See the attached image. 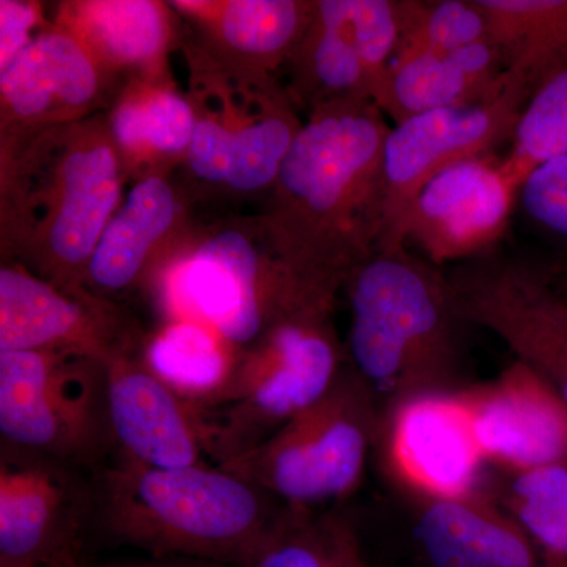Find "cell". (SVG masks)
<instances>
[{"mask_svg": "<svg viewBox=\"0 0 567 567\" xmlns=\"http://www.w3.org/2000/svg\"><path fill=\"white\" fill-rule=\"evenodd\" d=\"M155 78H141L111 112L110 132L123 166L169 162L186 155L196 110L185 96Z\"/></svg>", "mask_w": 567, "mask_h": 567, "instance_id": "obj_24", "label": "cell"}, {"mask_svg": "<svg viewBox=\"0 0 567 567\" xmlns=\"http://www.w3.org/2000/svg\"><path fill=\"white\" fill-rule=\"evenodd\" d=\"M511 80L535 95L567 69V0H477Z\"/></svg>", "mask_w": 567, "mask_h": 567, "instance_id": "obj_22", "label": "cell"}, {"mask_svg": "<svg viewBox=\"0 0 567 567\" xmlns=\"http://www.w3.org/2000/svg\"><path fill=\"white\" fill-rule=\"evenodd\" d=\"M532 99L511 81L488 102L425 112L391 126L385 144V226L379 249L405 246L404 230L417 196L435 177L458 164L487 158L513 141L522 111Z\"/></svg>", "mask_w": 567, "mask_h": 567, "instance_id": "obj_10", "label": "cell"}, {"mask_svg": "<svg viewBox=\"0 0 567 567\" xmlns=\"http://www.w3.org/2000/svg\"><path fill=\"white\" fill-rule=\"evenodd\" d=\"M106 410L118 458L153 468L212 464L192 405L130 352L106 364Z\"/></svg>", "mask_w": 567, "mask_h": 567, "instance_id": "obj_15", "label": "cell"}, {"mask_svg": "<svg viewBox=\"0 0 567 567\" xmlns=\"http://www.w3.org/2000/svg\"><path fill=\"white\" fill-rule=\"evenodd\" d=\"M415 539L431 567H546L524 528L477 494L421 498Z\"/></svg>", "mask_w": 567, "mask_h": 567, "instance_id": "obj_18", "label": "cell"}, {"mask_svg": "<svg viewBox=\"0 0 567 567\" xmlns=\"http://www.w3.org/2000/svg\"><path fill=\"white\" fill-rule=\"evenodd\" d=\"M93 496L118 544L229 567L248 566L292 509L216 464L153 468L117 458L100 473Z\"/></svg>", "mask_w": 567, "mask_h": 567, "instance_id": "obj_3", "label": "cell"}, {"mask_svg": "<svg viewBox=\"0 0 567 567\" xmlns=\"http://www.w3.org/2000/svg\"><path fill=\"white\" fill-rule=\"evenodd\" d=\"M511 76H499L494 54L484 43H473L445 54H398L386 71L375 104L398 123L425 112L488 102L509 87Z\"/></svg>", "mask_w": 567, "mask_h": 567, "instance_id": "obj_19", "label": "cell"}, {"mask_svg": "<svg viewBox=\"0 0 567 567\" xmlns=\"http://www.w3.org/2000/svg\"><path fill=\"white\" fill-rule=\"evenodd\" d=\"M341 567H368L361 554L360 543L354 536L353 529L347 525L344 547H342Z\"/></svg>", "mask_w": 567, "mask_h": 567, "instance_id": "obj_35", "label": "cell"}, {"mask_svg": "<svg viewBox=\"0 0 567 567\" xmlns=\"http://www.w3.org/2000/svg\"><path fill=\"white\" fill-rule=\"evenodd\" d=\"M240 357L221 334L194 320H171L144 352L153 371L192 406L210 401L229 383Z\"/></svg>", "mask_w": 567, "mask_h": 567, "instance_id": "obj_25", "label": "cell"}, {"mask_svg": "<svg viewBox=\"0 0 567 567\" xmlns=\"http://www.w3.org/2000/svg\"><path fill=\"white\" fill-rule=\"evenodd\" d=\"M401 17L398 54H445L488 40L486 13L477 0H401Z\"/></svg>", "mask_w": 567, "mask_h": 567, "instance_id": "obj_30", "label": "cell"}, {"mask_svg": "<svg viewBox=\"0 0 567 567\" xmlns=\"http://www.w3.org/2000/svg\"><path fill=\"white\" fill-rule=\"evenodd\" d=\"M59 28L84 44L107 70L158 76L171 41V22L162 3L148 0H95L66 3Z\"/></svg>", "mask_w": 567, "mask_h": 567, "instance_id": "obj_21", "label": "cell"}, {"mask_svg": "<svg viewBox=\"0 0 567 567\" xmlns=\"http://www.w3.org/2000/svg\"><path fill=\"white\" fill-rule=\"evenodd\" d=\"M461 394L486 461L509 472L567 464V406L524 364Z\"/></svg>", "mask_w": 567, "mask_h": 567, "instance_id": "obj_17", "label": "cell"}, {"mask_svg": "<svg viewBox=\"0 0 567 567\" xmlns=\"http://www.w3.org/2000/svg\"><path fill=\"white\" fill-rule=\"evenodd\" d=\"M2 234L22 267L87 290L93 252L121 208L123 162L107 122L55 126L2 153Z\"/></svg>", "mask_w": 567, "mask_h": 567, "instance_id": "obj_2", "label": "cell"}, {"mask_svg": "<svg viewBox=\"0 0 567 567\" xmlns=\"http://www.w3.org/2000/svg\"><path fill=\"white\" fill-rule=\"evenodd\" d=\"M59 350L107 364L137 352L136 339L111 301L55 286L21 264L0 270V352Z\"/></svg>", "mask_w": 567, "mask_h": 567, "instance_id": "obj_12", "label": "cell"}, {"mask_svg": "<svg viewBox=\"0 0 567 567\" xmlns=\"http://www.w3.org/2000/svg\"><path fill=\"white\" fill-rule=\"evenodd\" d=\"M40 21V7L20 0L0 2V69L13 61L33 37Z\"/></svg>", "mask_w": 567, "mask_h": 567, "instance_id": "obj_33", "label": "cell"}, {"mask_svg": "<svg viewBox=\"0 0 567 567\" xmlns=\"http://www.w3.org/2000/svg\"><path fill=\"white\" fill-rule=\"evenodd\" d=\"M316 2L301 0H233L223 3L177 2L197 20L212 22L227 50L248 58L252 74L262 80L267 71L289 63L306 29L311 24Z\"/></svg>", "mask_w": 567, "mask_h": 567, "instance_id": "obj_23", "label": "cell"}, {"mask_svg": "<svg viewBox=\"0 0 567 567\" xmlns=\"http://www.w3.org/2000/svg\"><path fill=\"white\" fill-rule=\"evenodd\" d=\"M511 142L513 147L502 162V171L518 193L537 166L566 155L567 69L528 100Z\"/></svg>", "mask_w": 567, "mask_h": 567, "instance_id": "obj_28", "label": "cell"}, {"mask_svg": "<svg viewBox=\"0 0 567 567\" xmlns=\"http://www.w3.org/2000/svg\"><path fill=\"white\" fill-rule=\"evenodd\" d=\"M316 14L353 44L374 82L375 102L401 43V0H319Z\"/></svg>", "mask_w": 567, "mask_h": 567, "instance_id": "obj_29", "label": "cell"}, {"mask_svg": "<svg viewBox=\"0 0 567 567\" xmlns=\"http://www.w3.org/2000/svg\"><path fill=\"white\" fill-rule=\"evenodd\" d=\"M518 196L533 221L567 240V153L537 166Z\"/></svg>", "mask_w": 567, "mask_h": 567, "instance_id": "obj_32", "label": "cell"}, {"mask_svg": "<svg viewBox=\"0 0 567 567\" xmlns=\"http://www.w3.org/2000/svg\"><path fill=\"white\" fill-rule=\"evenodd\" d=\"M104 71L65 29L37 33L0 69L3 153L35 134L91 117Z\"/></svg>", "mask_w": 567, "mask_h": 567, "instance_id": "obj_13", "label": "cell"}, {"mask_svg": "<svg viewBox=\"0 0 567 567\" xmlns=\"http://www.w3.org/2000/svg\"><path fill=\"white\" fill-rule=\"evenodd\" d=\"M352 308L349 364L391 409L454 393L462 363L458 316L446 274L410 246L379 249L346 284Z\"/></svg>", "mask_w": 567, "mask_h": 567, "instance_id": "obj_4", "label": "cell"}, {"mask_svg": "<svg viewBox=\"0 0 567 567\" xmlns=\"http://www.w3.org/2000/svg\"><path fill=\"white\" fill-rule=\"evenodd\" d=\"M386 457L421 498L476 494L486 461L461 391L416 395L391 409Z\"/></svg>", "mask_w": 567, "mask_h": 567, "instance_id": "obj_16", "label": "cell"}, {"mask_svg": "<svg viewBox=\"0 0 567 567\" xmlns=\"http://www.w3.org/2000/svg\"><path fill=\"white\" fill-rule=\"evenodd\" d=\"M391 125L369 100L320 104L284 159L260 235L295 311L330 316L339 290L379 251Z\"/></svg>", "mask_w": 567, "mask_h": 567, "instance_id": "obj_1", "label": "cell"}, {"mask_svg": "<svg viewBox=\"0 0 567 567\" xmlns=\"http://www.w3.org/2000/svg\"><path fill=\"white\" fill-rule=\"evenodd\" d=\"M505 503L544 565L567 567V464L513 472Z\"/></svg>", "mask_w": 567, "mask_h": 567, "instance_id": "obj_27", "label": "cell"}, {"mask_svg": "<svg viewBox=\"0 0 567 567\" xmlns=\"http://www.w3.org/2000/svg\"><path fill=\"white\" fill-rule=\"evenodd\" d=\"M458 316L502 339L567 406V286L532 260L495 251L447 274Z\"/></svg>", "mask_w": 567, "mask_h": 567, "instance_id": "obj_8", "label": "cell"}, {"mask_svg": "<svg viewBox=\"0 0 567 567\" xmlns=\"http://www.w3.org/2000/svg\"><path fill=\"white\" fill-rule=\"evenodd\" d=\"M178 213L177 194L163 175L141 178L112 216L93 252L89 292L111 301L107 297L140 281Z\"/></svg>", "mask_w": 567, "mask_h": 567, "instance_id": "obj_20", "label": "cell"}, {"mask_svg": "<svg viewBox=\"0 0 567 567\" xmlns=\"http://www.w3.org/2000/svg\"><path fill=\"white\" fill-rule=\"evenodd\" d=\"M346 522L312 520L306 509H290L274 539L246 567H341Z\"/></svg>", "mask_w": 567, "mask_h": 567, "instance_id": "obj_31", "label": "cell"}, {"mask_svg": "<svg viewBox=\"0 0 567 567\" xmlns=\"http://www.w3.org/2000/svg\"><path fill=\"white\" fill-rule=\"evenodd\" d=\"M293 87L311 106L336 100L361 99L375 103V87L353 44L312 14L311 24L290 58Z\"/></svg>", "mask_w": 567, "mask_h": 567, "instance_id": "obj_26", "label": "cell"}, {"mask_svg": "<svg viewBox=\"0 0 567 567\" xmlns=\"http://www.w3.org/2000/svg\"><path fill=\"white\" fill-rule=\"evenodd\" d=\"M99 567H229L216 565V563L200 561V559L188 558H155L147 561L115 563Z\"/></svg>", "mask_w": 567, "mask_h": 567, "instance_id": "obj_34", "label": "cell"}, {"mask_svg": "<svg viewBox=\"0 0 567 567\" xmlns=\"http://www.w3.org/2000/svg\"><path fill=\"white\" fill-rule=\"evenodd\" d=\"M70 466L2 445L0 563L87 567L82 561V529L95 496Z\"/></svg>", "mask_w": 567, "mask_h": 567, "instance_id": "obj_11", "label": "cell"}, {"mask_svg": "<svg viewBox=\"0 0 567 567\" xmlns=\"http://www.w3.org/2000/svg\"><path fill=\"white\" fill-rule=\"evenodd\" d=\"M0 567H32V566L10 565V563H0Z\"/></svg>", "mask_w": 567, "mask_h": 567, "instance_id": "obj_36", "label": "cell"}, {"mask_svg": "<svg viewBox=\"0 0 567 567\" xmlns=\"http://www.w3.org/2000/svg\"><path fill=\"white\" fill-rule=\"evenodd\" d=\"M344 365L330 316L274 324L241 353L229 383L210 401L192 406L208 458L221 465L259 446L316 404Z\"/></svg>", "mask_w": 567, "mask_h": 567, "instance_id": "obj_5", "label": "cell"}, {"mask_svg": "<svg viewBox=\"0 0 567 567\" xmlns=\"http://www.w3.org/2000/svg\"><path fill=\"white\" fill-rule=\"evenodd\" d=\"M3 445L65 462L96 464L112 445L106 364L87 354L0 352Z\"/></svg>", "mask_w": 567, "mask_h": 567, "instance_id": "obj_7", "label": "cell"}, {"mask_svg": "<svg viewBox=\"0 0 567 567\" xmlns=\"http://www.w3.org/2000/svg\"><path fill=\"white\" fill-rule=\"evenodd\" d=\"M518 192L502 162L472 159L440 174L417 196L404 230L406 246L429 262L464 264L495 251L505 237Z\"/></svg>", "mask_w": 567, "mask_h": 567, "instance_id": "obj_14", "label": "cell"}, {"mask_svg": "<svg viewBox=\"0 0 567 567\" xmlns=\"http://www.w3.org/2000/svg\"><path fill=\"white\" fill-rule=\"evenodd\" d=\"M163 301L171 320L207 324L241 353L290 316L267 248L237 229L210 235L171 265Z\"/></svg>", "mask_w": 567, "mask_h": 567, "instance_id": "obj_9", "label": "cell"}, {"mask_svg": "<svg viewBox=\"0 0 567 567\" xmlns=\"http://www.w3.org/2000/svg\"><path fill=\"white\" fill-rule=\"evenodd\" d=\"M377 404L368 383L346 364L316 404L221 466L293 509L342 498L363 476L382 424Z\"/></svg>", "mask_w": 567, "mask_h": 567, "instance_id": "obj_6", "label": "cell"}]
</instances>
